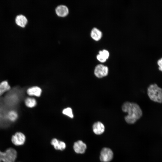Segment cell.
<instances>
[{
    "label": "cell",
    "mask_w": 162,
    "mask_h": 162,
    "mask_svg": "<svg viewBox=\"0 0 162 162\" xmlns=\"http://www.w3.org/2000/svg\"><path fill=\"white\" fill-rule=\"evenodd\" d=\"M122 110L128 114L124 117L125 121L128 124H133L140 119L142 115V110L136 103L127 101L123 104Z\"/></svg>",
    "instance_id": "cell-1"
},
{
    "label": "cell",
    "mask_w": 162,
    "mask_h": 162,
    "mask_svg": "<svg viewBox=\"0 0 162 162\" xmlns=\"http://www.w3.org/2000/svg\"><path fill=\"white\" fill-rule=\"evenodd\" d=\"M147 94L149 98L152 101L162 103V88L157 84L150 85L147 89Z\"/></svg>",
    "instance_id": "cell-2"
},
{
    "label": "cell",
    "mask_w": 162,
    "mask_h": 162,
    "mask_svg": "<svg viewBox=\"0 0 162 162\" xmlns=\"http://www.w3.org/2000/svg\"><path fill=\"white\" fill-rule=\"evenodd\" d=\"M17 156L16 151L14 148H9L3 152L2 161L4 162H14Z\"/></svg>",
    "instance_id": "cell-3"
},
{
    "label": "cell",
    "mask_w": 162,
    "mask_h": 162,
    "mask_svg": "<svg viewBox=\"0 0 162 162\" xmlns=\"http://www.w3.org/2000/svg\"><path fill=\"white\" fill-rule=\"evenodd\" d=\"M108 74V68L102 64H98L94 70V74L97 77L99 78L107 76Z\"/></svg>",
    "instance_id": "cell-4"
},
{
    "label": "cell",
    "mask_w": 162,
    "mask_h": 162,
    "mask_svg": "<svg viewBox=\"0 0 162 162\" xmlns=\"http://www.w3.org/2000/svg\"><path fill=\"white\" fill-rule=\"evenodd\" d=\"M113 157V153L112 150L107 148H104L101 150L100 157V160L103 162H109Z\"/></svg>",
    "instance_id": "cell-5"
},
{
    "label": "cell",
    "mask_w": 162,
    "mask_h": 162,
    "mask_svg": "<svg viewBox=\"0 0 162 162\" xmlns=\"http://www.w3.org/2000/svg\"><path fill=\"white\" fill-rule=\"evenodd\" d=\"M26 140L25 135L21 132H17L11 138V141L13 144L16 146L23 145Z\"/></svg>",
    "instance_id": "cell-6"
},
{
    "label": "cell",
    "mask_w": 162,
    "mask_h": 162,
    "mask_svg": "<svg viewBox=\"0 0 162 162\" xmlns=\"http://www.w3.org/2000/svg\"><path fill=\"white\" fill-rule=\"evenodd\" d=\"M87 148L85 143L81 140H78L74 143L73 149L77 153L83 154L85 153Z\"/></svg>",
    "instance_id": "cell-7"
},
{
    "label": "cell",
    "mask_w": 162,
    "mask_h": 162,
    "mask_svg": "<svg viewBox=\"0 0 162 162\" xmlns=\"http://www.w3.org/2000/svg\"><path fill=\"white\" fill-rule=\"evenodd\" d=\"M93 132L97 135L103 134L105 130V127L104 124L100 122L94 123L92 126Z\"/></svg>",
    "instance_id": "cell-8"
},
{
    "label": "cell",
    "mask_w": 162,
    "mask_h": 162,
    "mask_svg": "<svg viewBox=\"0 0 162 162\" xmlns=\"http://www.w3.org/2000/svg\"><path fill=\"white\" fill-rule=\"evenodd\" d=\"M51 143L57 150L62 151L65 149L66 147V144L64 142L60 141L56 138L53 139L51 140Z\"/></svg>",
    "instance_id": "cell-9"
},
{
    "label": "cell",
    "mask_w": 162,
    "mask_h": 162,
    "mask_svg": "<svg viewBox=\"0 0 162 162\" xmlns=\"http://www.w3.org/2000/svg\"><path fill=\"white\" fill-rule=\"evenodd\" d=\"M41 89L38 86H33L29 88L27 90V94L30 96H40L41 93Z\"/></svg>",
    "instance_id": "cell-10"
},
{
    "label": "cell",
    "mask_w": 162,
    "mask_h": 162,
    "mask_svg": "<svg viewBox=\"0 0 162 162\" xmlns=\"http://www.w3.org/2000/svg\"><path fill=\"white\" fill-rule=\"evenodd\" d=\"M56 11V14L61 16H66L68 14L69 11L67 7L63 5H61L57 7Z\"/></svg>",
    "instance_id": "cell-11"
},
{
    "label": "cell",
    "mask_w": 162,
    "mask_h": 162,
    "mask_svg": "<svg viewBox=\"0 0 162 162\" xmlns=\"http://www.w3.org/2000/svg\"><path fill=\"white\" fill-rule=\"evenodd\" d=\"M15 22L18 26L22 27H24L27 23V19L25 16L20 14L16 16Z\"/></svg>",
    "instance_id": "cell-12"
},
{
    "label": "cell",
    "mask_w": 162,
    "mask_h": 162,
    "mask_svg": "<svg viewBox=\"0 0 162 162\" xmlns=\"http://www.w3.org/2000/svg\"><path fill=\"white\" fill-rule=\"evenodd\" d=\"M91 35L94 40H98L101 38L102 36V33L98 29L94 27L91 31Z\"/></svg>",
    "instance_id": "cell-13"
},
{
    "label": "cell",
    "mask_w": 162,
    "mask_h": 162,
    "mask_svg": "<svg viewBox=\"0 0 162 162\" xmlns=\"http://www.w3.org/2000/svg\"><path fill=\"white\" fill-rule=\"evenodd\" d=\"M10 89V86L7 81L4 80L1 82L0 83V96Z\"/></svg>",
    "instance_id": "cell-14"
},
{
    "label": "cell",
    "mask_w": 162,
    "mask_h": 162,
    "mask_svg": "<svg viewBox=\"0 0 162 162\" xmlns=\"http://www.w3.org/2000/svg\"><path fill=\"white\" fill-rule=\"evenodd\" d=\"M6 116L7 119L10 121L14 122L17 120L18 115L16 111L12 110L9 111L7 113Z\"/></svg>",
    "instance_id": "cell-15"
},
{
    "label": "cell",
    "mask_w": 162,
    "mask_h": 162,
    "mask_svg": "<svg viewBox=\"0 0 162 162\" xmlns=\"http://www.w3.org/2000/svg\"><path fill=\"white\" fill-rule=\"evenodd\" d=\"M25 104L26 106L28 107L32 108L36 105V100L32 98H27L25 100Z\"/></svg>",
    "instance_id": "cell-16"
},
{
    "label": "cell",
    "mask_w": 162,
    "mask_h": 162,
    "mask_svg": "<svg viewBox=\"0 0 162 162\" xmlns=\"http://www.w3.org/2000/svg\"><path fill=\"white\" fill-rule=\"evenodd\" d=\"M62 113L64 114L71 118H73L74 117L72 110L70 107H68L64 109Z\"/></svg>",
    "instance_id": "cell-17"
},
{
    "label": "cell",
    "mask_w": 162,
    "mask_h": 162,
    "mask_svg": "<svg viewBox=\"0 0 162 162\" xmlns=\"http://www.w3.org/2000/svg\"><path fill=\"white\" fill-rule=\"evenodd\" d=\"M99 54L102 55L106 59L108 58L109 56V52L106 50H102L99 51Z\"/></svg>",
    "instance_id": "cell-18"
},
{
    "label": "cell",
    "mask_w": 162,
    "mask_h": 162,
    "mask_svg": "<svg viewBox=\"0 0 162 162\" xmlns=\"http://www.w3.org/2000/svg\"><path fill=\"white\" fill-rule=\"evenodd\" d=\"M98 60L100 62H104L106 61V59L100 54H98L97 56Z\"/></svg>",
    "instance_id": "cell-19"
},
{
    "label": "cell",
    "mask_w": 162,
    "mask_h": 162,
    "mask_svg": "<svg viewBox=\"0 0 162 162\" xmlns=\"http://www.w3.org/2000/svg\"><path fill=\"white\" fill-rule=\"evenodd\" d=\"M157 63L159 66V70L162 72V58L158 60Z\"/></svg>",
    "instance_id": "cell-20"
},
{
    "label": "cell",
    "mask_w": 162,
    "mask_h": 162,
    "mask_svg": "<svg viewBox=\"0 0 162 162\" xmlns=\"http://www.w3.org/2000/svg\"><path fill=\"white\" fill-rule=\"evenodd\" d=\"M3 152L0 151V162L2 161Z\"/></svg>",
    "instance_id": "cell-21"
}]
</instances>
